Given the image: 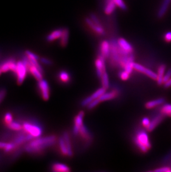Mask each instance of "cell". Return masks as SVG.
<instances>
[{
    "instance_id": "4dcf8cb0",
    "label": "cell",
    "mask_w": 171,
    "mask_h": 172,
    "mask_svg": "<svg viewBox=\"0 0 171 172\" xmlns=\"http://www.w3.org/2000/svg\"><path fill=\"white\" fill-rule=\"evenodd\" d=\"M25 55L29 57L30 59H35L38 60L39 59V57L38 55H37L36 54L32 53L31 51H29V50H26L25 51Z\"/></svg>"
},
{
    "instance_id": "4fadbf2b",
    "label": "cell",
    "mask_w": 171,
    "mask_h": 172,
    "mask_svg": "<svg viewBox=\"0 0 171 172\" xmlns=\"http://www.w3.org/2000/svg\"><path fill=\"white\" fill-rule=\"evenodd\" d=\"M86 22L94 31L97 33L98 34L103 35L105 34V31L101 26L96 24L95 23L92 21L91 19L89 18L86 19Z\"/></svg>"
},
{
    "instance_id": "ab89813d",
    "label": "cell",
    "mask_w": 171,
    "mask_h": 172,
    "mask_svg": "<svg viewBox=\"0 0 171 172\" xmlns=\"http://www.w3.org/2000/svg\"><path fill=\"white\" fill-rule=\"evenodd\" d=\"M41 61L43 64H44L45 65H50L52 64V62H51L50 60L48 59L47 58H44V57H42L41 59Z\"/></svg>"
},
{
    "instance_id": "f35d334b",
    "label": "cell",
    "mask_w": 171,
    "mask_h": 172,
    "mask_svg": "<svg viewBox=\"0 0 171 172\" xmlns=\"http://www.w3.org/2000/svg\"><path fill=\"white\" fill-rule=\"evenodd\" d=\"M90 19H91L92 20V21L94 22V23H95L96 24L98 25H101L100 22L99 21L98 19H97V17H96L95 15H93V14L91 15V18H90Z\"/></svg>"
},
{
    "instance_id": "60d3db41",
    "label": "cell",
    "mask_w": 171,
    "mask_h": 172,
    "mask_svg": "<svg viewBox=\"0 0 171 172\" xmlns=\"http://www.w3.org/2000/svg\"><path fill=\"white\" fill-rule=\"evenodd\" d=\"M165 41L167 42H169L171 41V32H168L165 35Z\"/></svg>"
},
{
    "instance_id": "4316f807",
    "label": "cell",
    "mask_w": 171,
    "mask_h": 172,
    "mask_svg": "<svg viewBox=\"0 0 171 172\" xmlns=\"http://www.w3.org/2000/svg\"><path fill=\"white\" fill-rule=\"evenodd\" d=\"M79 133L80 134L82 135L83 138L85 139L86 140H89L91 139L90 134L89 133V131L87 130V129L86 128L84 125H82L81 128L79 129Z\"/></svg>"
},
{
    "instance_id": "7402d4cb",
    "label": "cell",
    "mask_w": 171,
    "mask_h": 172,
    "mask_svg": "<svg viewBox=\"0 0 171 172\" xmlns=\"http://www.w3.org/2000/svg\"><path fill=\"white\" fill-rule=\"evenodd\" d=\"M69 37V31L67 28L63 29V32L61 37L60 44L62 47H65L68 43Z\"/></svg>"
},
{
    "instance_id": "ac0fdd59",
    "label": "cell",
    "mask_w": 171,
    "mask_h": 172,
    "mask_svg": "<svg viewBox=\"0 0 171 172\" xmlns=\"http://www.w3.org/2000/svg\"><path fill=\"white\" fill-rule=\"evenodd\" d=\"M117 95V92L116 91H112L110 93H105L104 94H102L101 96L99 97V99L101 101L111 100L116 97Z\"/></svg>"
},
{
    "instance_id": "7bdbcfd3",
    "label": "cell",
    "mask_w": 171,
    "mask_h": 172,
    "mask_svg": "<svg viewBox=\"0 0 171 172\" xmlns=\"http://www.w3.org/2000/svg\"><path fill=\"white\" fill-rule=\"evenodd\" d=\"M6 143H4V142L0 141V148H3V149H4L6 147Z\"/></svg>"
},
{
    "instance_id": "ba28073f",
    "label": "cell",
    "mask_w": 171,
    "mask_h": 172,
    "mask_svg": "<svg viewBox=\"0 0 171 172\" xmlns=\"http://www.w3.org/2000/svg\"><path fill=\"white\" fill-rule=\"evenodd\" d=\"M105 91H106V89L103 87L97 90L93 94H92L91 96L86 97V99L83 100L82 102V106H83V107L87 106L92 101V100L96 99H98L101 96L102 94L105 93Z\"/></svg>"
},
{
    "instance_id": "30bf717a",
    "label": "cell",
    "mask_w": 171,
    "mask_h": 172,
    "mask_svg": "<svg viewBox=\"0 0 171 172\" xmlns=\"http://www.w3.org/2000/svg\"><path fill=\"white\" fill-rule=\"evenodd\" d=\"M84 116L83 112H80L76 116L75 119V125L73 128V133L77 135L79 133V129L83 125V118Z\"/></svg>"
},
{
    "instance_id": "836d02e7",
    "label": "cell",
    "mask_w": 171,
    "mask_h": 172,
    "mask_svg": "<svg viewBox=\"0 0 171 172\" xmlns=\"http://www.w3.org/2000/svg\"><path fill=\"white\" fill-rule=\"evenodd\" d=\"M171 77V69H169L168 71L166 72V74H165L164 76H163V84H165V82L168 81Z\"/></svg>"
},
{
    "instance_id": "484cf974",
    "label": "cell",
    "mask_w": 171,
    "mask_h": 172,
    "mask_svg": "<svg viewBox=\"0 0 171 172\" xmlns=\"http://www.w3.org/2000/svg\"><path fill=\"white\" fill-rule=\"evenodd\" d=\"M101 82L102 87L105 88V89H107L109 86V79H108V76L107 73L105 71L103 73L101 76Z\"/></svg>"
},
{
    "instance_id": "7c38bea8",
    "label": "cell",
    "mask_w": 171,
    "mask_h": 172,
    "mask_svg": "<svg viewBox=\"0 0 171 172\" xmlns=\"http://www.w3.org/2000/svg\"><path fill=\"white\" fill-rule=\"evenodd\" d=\"M165 114L162 113L155 117L152 121L150 123L149 126L147 128L148 131H151L156 128V126L161 122L164 118Z\"/></svg>"
},
{
    "instance_id": "6da1fadb",
    "label": "cell",
    "mask_w": 171,
    "mask_h": 172,
    "mask_svg": "<svg viewBox=\"0 0 171 172\" xmlns=\"http://www.w3.org/2000/svg\"><path fill=\"white\" fill-rule=\"evenodd\" d=\"M56 141V137L55 135L40 137L29 141L24 147V150L28 153L32 154H41L45 149L53 145Z\"/></svg>"
},
{
    "instance_id": "f6af8a7d",
    "label": "cell",
    "mask_w": 171,
    "mask_h": 172,
    "mask_svg": "<svg viewBox=\"0 0 171 172\" xmlns=\"http://www.w3.org/2000/svg\"><path fill=\"white\" fill-rule=\"evenodd\" d=\"M2 71H1V69H0V75H1V73H2Z\"/></svg>"
},
{
    "instance_id": "d6a6232c",
    "label": "cell",
    "mask_w": 171,
    "mask_h": 172,
    "mask_svg": "<svg viewBox=\"0 0 171 172\" xmlns=\"http://www.w3.org/2000/svg\"><path fill=\"white\" fill-rule=\"evenodd\" d=\"M113 1L116 4V5L119 7L121 9H126V5H125L123 0H113Z\"/></svg>"
},
{
    "instance_id": "ee69618b",
    "label": "cell",
    "mask_w": 171,
    "mask_h": 172,
    "mask_svg": "<svg viewBox=\"0 0 171 172\" xmlns=\"http://www.w3.org/2000/svg\"><path fill=\"white\" fill-rule=\"evenodd\" d=\"M168 115L169 116H171V113H169L168 114Z\"/></svg>"
},
{
    "instance_id": "d4e9b609",
    "label": "cell",
    "mask_w": 171,
    "mask_h": 172,
    "mask_svg": "<svg viewBox=\"0 0 171 172\" xmlns=\"http://www.w3.org/2000/svg\"><path fill=\"white\" fill-rule=\"evenodd\" d=\"M116 7V4L114 2L113 0H111L108 3L107 6L105 7V11L106 14H111L113 13Z\"/></svg>"
},
{
    "instance_id": "5b68a950",
    "label": "cell",
    "mask_w": 171,
    "mask_h": 172,
    "mask_svg": "<svg viewBox=\"0 0 171 172\" xmlns=\"http://www.w3.org/2000/svg\"><path fill=\"white\" fill-rule=\"evenodd\" d=\"M16 66L17 63H16L15 60L13 58L7 59L0 64V69L2 72L12 71L15 73L16 71Z\"/></svg>"
},
{
    "instance_id": "74e56055",
    "label": "cell",
    "mask_w": 171,
    "mask_h": 172,
    "mask_svg": "<svg viewBox=\"0 0 171 172\" xmlns=\"http://www.w3.org/2000/svg\"><path fill=\"white\" fill-rule=\"evenodd\" d=\"M150 120H149L148 118H143L142 120V124L144 126H145L146 128H148L149 126V124H150Z\"/></svg>"
},
{
    "instance_id": "44dd1931",
    "label": "cell",
    "mask_w": 171,
    "mask_h": 172,
    "mask_svg": "<svg viewBox=\"0 0 171 172\" xmlns=\"http://www.w3.org/2000/svg\"><path fill=\"white\" fill-rule=\"evenodd\" d=\"M164 102H165V99L163 98H159L158 99L152 100L147 102L146 104V107L147 109H152L161 104H162Z\"/></svg>"
},
{
    "instance_id": "5bb4252c",
    "label": "cell",
    "mask_w": 171,
    "mask_h": 172,
    "mask_svg": "<svg viewBox=\"0 0 171 172\" xmlns=\"http://www.w3.org/2000/svg\"><path fill=\"white\" fill-rule=\"evenodd\" d=\"M51 168L54 172H68L70 171V168L68 166L62 163H54L52 165Z\"/></svg>"
},
{
    "instance_id": "9a60e30c",
    "label": "cell",
    "mask_w": 171,
    "mask_h": 172,
    "mask_svg": "<svg viewBox=\"0 0 171 172\" xmlns=\"http://www.w3.org/2000/svg\"><path fill=\"white\" fill-rule=\"evenodd\" d=\"M101 55L105 58L109 56L111 51V45L107 41H102L101 45Z\"/></svg>"
},
{
    "instance_id": "2e32d148",
    "label": "cell",
    "mask_w": 171,
    "mask_h": 172,
    "mask_svg": "<svg viewBox=\"0 0 171 172\" xmlns=\"http://www.w3.org/2000/svg\"><path fill=\"white\" fill-rule=\"evenodd\" d=\"M62 32H63L62 29H57L56 30H54V31L52 32L48 35L46 38V39L49 42L56 40L61 38L62 34Z\"/></svg>"
},
{
    "instance_id": "52a82bcc",
    "label": "cell",
    "mask_w": 171,
    "mask_h": 172,
    "mask_svg": "<svg viewBox=\"0 0 171 172\" xmlns=\"http://www.w3.org/2000/svg\"><path fill=\"white\" fill-rule=\"evenodd\" d=\"M133 68H134V69L136 70L137 71L143 73V74H145L146 75L149 76V78H151L153 80H157V74L155 72L151 71V70L146 68L139 64L135 63H133Z\"/></svg>"
},
{
    "instance_id": "277c9868",
    "label": "cell",
    "mask_w": 171,
    "mask_h": 172,
    "mask_svg": "<svg viewBox=\"0 0 171 172\" xmlns=\"http://www.w3.org/2000/svg\"><path fill=\"white\" fill-rule=\"evenodd\" d=\"M27 71H29L28 69L22 60L17 62V66L15 73L17 77V82L18 85H21L24 82Z\"/></svg>"
},
{
    "instance_id": "b9f144b4",
    "label": "cell",
    "mask_w": 171,
    "mask_h": 172,
    "mask_svg": "<svg viewBox=\"0 0 171 172\" xmlns=\"http://www.w3.org/2000/svg\"><path fill=\"white\" fill-rule=\"evenodd\" d=\"M165 88H169L171 86V78L164 84Z\"/></svg>"
},
{
    "instance_id": "d590c367",
    "label": "cell",
    "mask_w": 171,
    "mask_h": 172,
    "mask_svg": "<svg viewBox=\"0 0 171 172\" xmlns=\"http://www.w3.org/2000/svg\"><path fill=\"white\" fill-rule=\"evenodd\" d=\"M154 172H171V168L170 167H162V168H159V169H156L153 170Z\"/></svg>"
},
{
    "instance_id": "e575fe53",
    "label": "cell",
    "mask_w": 171,
    "mask_h": 172,
    "mask_svg": "<svg viewBox=\"0 0 171 172\" xmlns=\"http://www.w3.org/2000/svg\"><path fill=\"white\" fill-rule=\"evenodd\" d=\"M130 74V73L124 70V71L120 72V79H121L122 80H126L128 79L129 78Z\"/></svg>"
},
{
    "instance_id": "8d00e7d4",
    "label": "cell",
    "mask_w": 171,
    "mask_h": 172,
    "mask_svg": "<svg viewBox=\"0 0 171 172\" xmlns=\"http://www.w3.org/2000/svg\"><path fill=\"white\" fill-rule=\"evenodd\" d=\"M6 95V90L5 89H0V103L2 102Z\"/></svg>"
},
{
    "instance_id": "7a4b0ae2",
    "label": "cell",
    "mask_w": 171,
    "mask_h": 172,
    "mask_svg": "<svg viewBox=\"0 0 171 172\" xmlns=\"http://www.w3.org/2000/svg\"><path fill=\"white\" fill-rule=\"evenodd\" d=\"M22 129L27 133L31 135L34 138L41 137L42 128L41 125L35 121H26L22 123Z\"/></svg>"
},
{
    "instance_id": "603a6c76",
    "label": "cell",
    "mask_w": 171,
    "mask_h": 172,
    "mask_svg": "<svg viewBox=\"0 0 171 172\" xmlns=\"http://www.w3.org/2000/svg\"><path fill=\"white\" fill-rule=\"evenodd\" d=\"M59 145H60L61 153L64 156H68V151H67L66 144L63 137H61L59 139Z\"/></svg>"
},
{
    "instance_id": "8fae6325",
    "label": "cell",
    "mask_w": 171,
    "mask_h": 172,
    "mask_svg": "<svg viewBox=\"0 0 171 172\" xmlns=\"http://www.w3.org/2000/svg\"><path fill=\"white\" fill-rule=\"evenodd\" d=\"M118 45L122 50L127 53H131L133 51V47L132 45L124 38H120L118 40Z\"/></svg>"
},
{
    "instance_id": "ffe728a7",
    "label": "cell",
    "mask_w": 171,
    "mask_h": 172,
    "mask_svg": "<svg viewBox=\"0 0 171 172\" xmlns=\"http://www.w3.org/2000/svg\"><path fill=\"white\" fill-rule=\"evenodd\" d=\"M63 138H64L66 144L67 151H68V156H71L73 155L72 149V147H71V141H70L69 135L67 132L64 133Z\"/></svg>"
},
{
    "instance_id": "83f0119b",
    "label": "cell",
    "mask_w": 171,
    "mask_h": 172,
    "mask_svg": "<svg viewBox=\"0 0 171 172\" xmlns=\"http://www.w3.org/2000/svg\"><path fill=\"white\" fill-rule=\"evenodd\" d=\"M58 76L61 81L64 82H67L70 80V75L66 71H62L60 72Z\"/></svg>"
},
{
    "instance_id": "8992f818",
    "label": "cell",
    "mask_w": 171,
    "mask_h": 172,
    "mask_svg": "<svg viewBox=\"0 0 171 172\" xmlns=\"http://www.w3.org/2000/svg\"><path fill=\"white\" fill-rule=\"evenodd\" d=\"M38 87L40 91L41 92V94L43 99L46 101L48 100L50 95V90L47 82L44 79L39 80L38 82Z\"/></svg>"
},
{
    "instance_id": "f1b7e54d",
    "label": "cell",
    "mask_w": 171,
    "mask_h": 172,
    "mask_svg": "<svg viewBox=\"0 0 171 172\" xmlns=\"http://www.w3.org/2000/svg\"><path fill=\"white\" fill-rule=\"evenodd\" d=\"M3 120L5 124L6 125H8L11 123L13 122V116L12 114L9 112H7L4 115L3 118Z\"/></svg>"
},
{
    "instance_id": "9c48e42d",
    "label": "cell",
    "mask_w": 171,
    "mask_h": 172,
    "mask_svg": "<svg viewBox=\"0 0 171 172\" xmlns=\"http://www.w3.org/2000/svg\"><path fill=\"white\" fill-rule=\"evenodd\" d=\"M95 65L97 75L98 77L101 78L105 71V57L102 55L98 57V59L96 60Z\"/></svg>"
},
{
    "instance_id": "d6986e66",
    "label": "cell",
    "mask_w": 171,
    "mask_h": 172,
    "mask_svg": "<svg viewBox=\"0 0 171 172\" xmlns=\"http://www.w3.org/2000/svg\"><path fill=\"white\" fill-rule=\"evenodd\" d=\"M166 65H161L159 68L158 70V73H157V82L158 84L161 85L163 83V79L165 75V70H166Z\"/></svg>"
},
{
    "instance_id": "f546056e",
    "label": "cell",
    "mask_w": 171,
    "mask_h": 172,
    "mask_svg": "<svg viewBox=\"0 0 171 172\" xmlns=\"http://www.w3.org/2000/svg\"><path fill=\"white\" fill-rule=\"evenodd\" d=\"M161 112L165 115H167L171 112V104H166L162 108Z\"/></svg>"
},
{
    "instance_id": "1f68e13d",
    "label": "cell",
    "mask_w": 171,
    "mask_h": 172,
    "mask_svg": "<svg viewBox=\"0 0 171 172\" xmlns=\"http://www.w3.org/2000/svg\"><path fill=\"white\" fill-rule=\"evenodd\" d=\"M100 102H101V101L99 99V98L96 99H94V100H92L90 103L89 104V105H87V107L89 109H92L93 108H95Z\"/></svg>"
},
{
    "instance_id": "cb8c5ba5",
    "label": "cell",
    "mask_w": 171,
    "mask_h": 172,
    "mask_svg": "<svg viewBox=\"0 0 171 172\" xmlns=\"http://www.w3.org/2000/svg\"><path fill=\"white\" fill-rule=\"evenodd\" d=\"M9 128L15 131H20L22 129V125L19 122H13L11 123L9 125H7Z\"/></svg>"
},
{
    "instance_id": "bcb514c9",
    "label": "cell",
    "mask_w": 171,
    "mask_h": 172,
    "mask_svg": "<svg viewBox=\"0 0 171 172\" xmlns=\"http://www.w3.org/2000/svg\"><path fill=\"white\" fill-rule=\"evenodd\" d=\"M170 168H171V167H170Z\"/></svg>"
},
{
    "instance_id": "e0dca14e",
    "label": "cell",
    "mask_w": 171,
    "mask_h": 172,
    "mask_svg": "<svg viewBox=\"0 0 171 172\" xmlns=\"http://www.w3.org/2000/svg\"><path fill=\"white\" fill-rule=\"evenodd\" d=\"M171 1V0H163V3L162 4L161 6L159 9L158 13V16L159 18H161L165 15L167 10L168 9Z\"/></svg>"
},
{
    "instance_id": "3957f363",
    "label": "cell",
    "mask_w": 171,
    "mask_h": 172,
    "mask_svg": "<svg viewBox=\"0 0 171 172\" xmlns=\"http://www.w3.org/2000/svg\"><path fill=\"white\" fill-rule=\"evenodd\" d=\"M135 143L143 152H147L151 147L148 136L145 131H139L137 133L135 138Z\"/></svg>"
}]
</instances>
